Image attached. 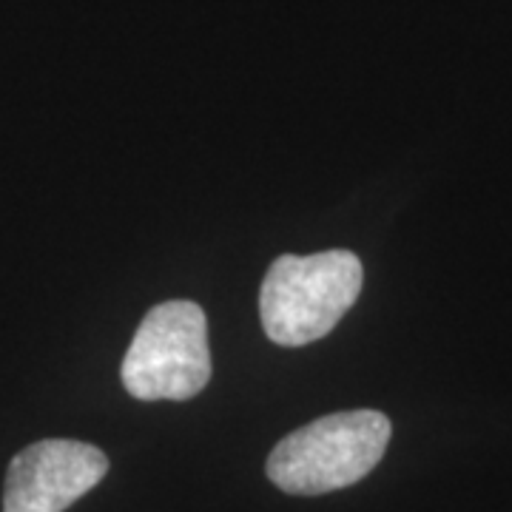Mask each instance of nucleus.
I'll return each mask as SVG.
<instances>
[{"mask_svg": "<svg viewBox=\"0 0 512 512\" xmlns=\"http://www.w3.org/2000/svg\"><path fill=\"white\" fill-rule=\"evenodd\" d=\"M390 433V419L379 410L330 413L279 441L265 473L288 495L345 490L382 461Z\"/></svg>", "mask_w": 512, "mask_h": 512, "instance_id": "2", "label": "nucleus"}, {"mask_svg": "<svg viewBox=\"0 0 512 512\" xmlns=\"http://www.w3.org/2000/svg\"><path fill=\"white\" fill-rule=\"evenodd\" d=\"M362 262L353 251L285 254L268 268L259 288V319L268 339L302 348L328 336L362 291Z\"/></svg>", "mask_w": 512, "mask_h": 512, "instance_id": "1", "label": "nucleus"}, {"mask_svg": "<svg viewBox=\"0 0 512 512\" xmlns=\"http://www.w3.org/2000/svg\"><path fill=\"white\" fill-rule=\"evenodd\" d=\"M109 473V458L94 444L43 439L9 461L3 512H66Z\"/></svg>", "mask_w": 512, "mask_h": 512, "instance_id": "4", "label": "nucleus"}, {"mask_svg": "<svg viewBox=\"0 0 512 512\" xmlns=\"http://www.w3.org/2000/svg\"><path fill=\"white\" fill-rule=\"evenodd\" d=\"M140 402H185L211 382L208 319L197 302L171 299L143 316L120 367Z\"/></svg>", "mask_w": 512, "mask_h": 512, "instance_id": "3", "label": "nucleus"}]
</instances>
